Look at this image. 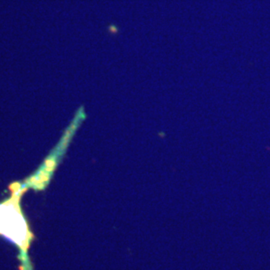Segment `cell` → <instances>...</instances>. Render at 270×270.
<instances>
[{
    "mask_svg": "<svg viewBox=\"0 0 270 270\" xmlns=\"http://www.w3.org/2000/svg\"><path fill=\"white\" fill-rule=\"evenodd\" d=\"M26 224L17 207L16 200L0 205V232L9 239L22 244L26 236Z\"/></svg>",
    "mask_w": 270,
    "mask_h": 270,
    "instance_id": "1",
    "label": "cell"
}]
</instances>
